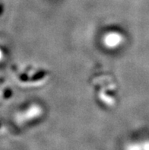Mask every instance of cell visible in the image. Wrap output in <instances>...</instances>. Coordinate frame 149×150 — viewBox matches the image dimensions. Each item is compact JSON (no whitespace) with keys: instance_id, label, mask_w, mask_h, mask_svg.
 <instances>
[{"instance_id":"obj_1","label":"cell","mask_w":149,"mask_h":150,"mask_svg":"<svg viewBox=\"0 0 149 150\" xmlns=\"http://www.w3.org/2000/svg\"><path fill=\"white\" fill-rule=\"evenodd\" d=\"M119 41H120V38L117 36V34H109L107 38H106V43L109 47L117 46Z\"/></svg>"}]
</instances>
